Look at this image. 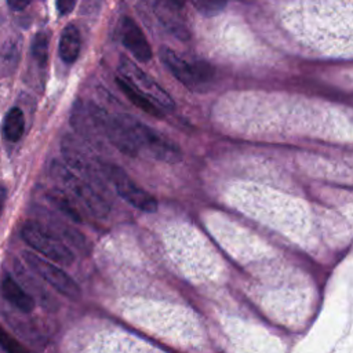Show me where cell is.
Instances as JSON below:
<instances>
[{
  "instance_id": "cell-6",
  "label": "cell",
  "mask_w": 353,
  "mask_h": 353,
  "mask_svg": "<svg viewBox=\"0 0 353 353\" xmlns=\"http://www.w3.org/2000/svg\"><path fill=\"white\" fill-rule=\"evenodd\" d=\"M23 259L36 274H39L46 283H48L54 290H57L66 298L77 299L80 296L81 291L77 283L52 262L29 251L23 252Z\"/></svg>"
},
{
  "instance_id": "cell-1",
  "label": "cell",
  "mask_w": 353,
  "mask_h": 353,
  "mask_svg": "<svg viewBox=\"0 0 353 353\" xmlns=\"http://www.w3.org/2000/svg\"><path fill=\"white\" fill-rule=\"evenodd\" d=\"M50 175L68 192L69 196L74 197L84 208L98 218H105L109 211V203L98 193L91 182H87L84 178L74 174L69 167L54 160L50 164Z\"/></svg>"
},
{
  "instance_id": "cell-16",
  "label": "cell",
  "mask_w": 353,
  "mask_h": 353,
  "mask_svg": "<svg viewBox=\"0 0 353 353\" xmlns=\"http://www.w3.org/2000/svg\"><path fill=\"white\" fill-rule=\"evenodd\" d=\"M48 199L54 203V205H57L63 214H66L68 216H70L73 221H80V214L76 208V205L70 201V199L68 197V194L62 190L54 189L51 192H48Z\"/></svg>"
},
{
  "instance_id": "cell-3",
  "label": "cell",
  "mask_w": 353,
  "mask_h": 353,
  "mask_svg": "<svg viewBox=\"0 0 353 353\" xmlns=\"http://www.w3.org/2000/svg\"><path fill=\"white\" fill-rule=\"evenodd\" d=\"M160 57L175 79L190 91H205L214 80L215 70L205 61L189 62L165 46L160 48Z\"/></svg>"
},
{
  "instance_id": "cell-15",
  "label": "cell",
  "mask_w": 353,
  "mask_h": 353,
  "mask_svg": "<svg viewBox=\"0 0 353 353\" xmlns=\"http://www.w3.org/2000/svg\"><path fill=\"white\" fill-rule=\"evenodd\" d=\"M25 131V116L19 108H11L3 121V134L7 141L17 142Z\"/></svg>"
},
{
  "instance_id": "cell-14",
  "label": "cell",
  "mask_w": 353,
  "mask_h": 353,
  "mask_svg": "<svg viewBox=\"0 0 353 353\" xmlns=\"http://www.w3.org/2000/svg\"><path fill=\"white\" fill-rule=\"evenodd\" d=\"M156 15L160 19V22L176 37H179L181 40H188L189 39V30L186 29V26L183 25V22H181L178 19V15L168 8L163 1L157 3L156 7Z\"/></svg>"
},
{
  "instance_id": "cell-10",
  "label": "cell",
  "mask_w": 353,
  "mask_h": 353,
  "mask_svg": "<svg viewBox=\"0 0 353 353\" xmlns=\"http://www.w3.org/2000/svg\"><path fill=\"white\" fill-rule=\"evenodd\" d=\"M120 36L123 46L134 55L137 61L148 62L152 58L150 44L148 43L142 29L132 18L124 17L121 19Z\"/></svg>"
},
{
  "instance_id": "cell-2",
  "label": "cell",
  "mask_w": 353,
  "mask_h": 353,
  "mask_svg": "<svg viewBox=\"0 0 353 353\" xmlns=\"http://www.w3.org/2000/svg\"><path fill=\"white\" fill-rule=\"evenodd\" d=\"M123 125L130 132L138 149L146 150L152 157L165 163H178L182 159L181 148L174 142L167 139L164 135L156 130L148 127L141 120L131 114H117Z\"/></svg>"
},
{
  "instance_id": "cell-11",
  "label": "cell",
  "mask_w": 353,
  "mask_h": 353,
  "mask_svg": "<svg viewBox=\"0 0 353 353\" xmlns=\"http://www.w3.org/2000/svg\"><path fill=\"white\" fill-rule=\"evenodd\" d=\"M1 292L4 298L23 313H29L34 309V298L11 276H4L1 281Z\"/></svg>"
},
{
  "instance_id": "cell-22",
  "label": "cell",
  "mask_w": 353,
  "mask_h": 353,
  "mask_svg": "<svg viewBox=\"0 0 353 353\" xmlns=\"http://www.w3.org/2000/svg\"><path fill=\"white\" fill-rule=\"evenodd\" d=\"M30 1L32 0H7V4L10 6L11 10L21 11V10H25L30 4Z\"/></svg>"
},
{
  "instance_id": "cell-17",
  "label": "cell",
  "mask_w": 353,
  "mask_h": 353,
  "mask_svg": "<svg viewBox=\"0 0 353 353\" xmlns=\"http://www.w3.org/2000/svg\"><path fill=\"white\" fill-rule=\"evenodd\" d=\"M32 55L40 68H46L48 63V37L46 33H36L32 41Z\"/></svg>"
},
{
  "instance_id": "cell-4",
  "label": "cell",
  "mask_w": 353,
  "mask_h": 353,
  "mask_svg": "<svg viewBox=\"0 0 353 353\" xmlns=\"http://www.w3.org/2000/svg\"><path fill=\"white\" fill-rule=\"evenodd\" d=\"M22 239L37 252L61 265H69L74 261L72 250L55 233L37 222H26L21 230Z\"/></svg>"
},
{
  "instance_id": "cell-19",
  "label": "cell",
  "mask_w": 353,
  "mask_h": 353,
  "mask_svg": "<svg viewBox=\"0 0 353 353\" xmlns=\"http://www.w3.org/2000/svg\"><path fill=\"white\" fill-rule=\"evenodd\" d=\"M194 7L204 15H214L222 11L226 6V0H192Z\"/></svg>"
},
{
  "instance_id": "cell-18",
  "label": "cell",
  "mask_w": 353,
  "mask_h": 353,
  "mask_svg": "<svg viewBox=\"0 0 353 353\" xmlns=\"http://www.w3.org/2000/svg\"><path fill=\"white\" fill-rule=\"evenodd\" d=\"M0 346L6 353H29V350L3 327H0Z\"/></svg>"
},
{
  "instance_id": "cell-12",
  "label": "cell",
  "mask_w": 353,
  "mask_h": 353,
  "mask_svg": "<svg viewBox=\"0 0 353 353\" xmlns=\"http://www.w3.org/2000/svg\"><path fill=\"white\" fill-rule=\"evenodd\" d=\"M116 83L119 85V88L121 90V92L137 106L139 108L142 112L153 116V117H157V119H161L163 117V112L161 109L150 99L148 98L145 94H142L141 91H138L128 80H125L124 77H121L120 74L116 77Z\"/></svg>"
},
{
  "instance_id": "cell-20",
  "label": "cell",
  "mask_w": 353,
  "mask_h": 353,
  "mask_svg": "<svg viewBox=\"0 0 353 353\" xmlns=\"http://www.w3.org/2000/svg\"><path fill=\"white\" fill-rule=\"evenodd\" d=\"M18 47L15 44H12L11 47L7 44L3 51H1V62L3 63H8L11 62V65L14 66L15 65V61L18 59ZM18 62V61H17Z\"/></svg>"
},
{
  "instance_id": "cell-9",
  "label": "cell",
  "mask_w": 353,
  "mask_h": 353,
  "mask_svg": "<svg viewBox=\"0 0 353 353\" xmlns=\"http://www.w3.org/2000/svg\"><path fill=\"white\" fill-rule=\"evenodd\" d=\"M62 152L72 171H79L84 178H90L91 181H95V183L101 182L102 174L105 172V165L101 168L84 150L77 146V143H74L72 139H63Z\"/></svg>"
},
{
  "instance_id": "cell-13",
  "label": "cell",
  "mask_w": 353,
  "mask_h": 353,
  "mask_svg": "<svg viewBox=\"0 0 353 353\" xmlns=\"http://www.w3.org/2000/svg\"><path fill=\"white\" fill-rule=\"evenodd\" d=\"M81 47L80 32L74 25H66L59 37V57L65 63H73Z\"/></svg>"
},
{
  "instance_id": "cell-8",
  "label": "cell",
  "mask_w": 353,
  "mask_h": 353,
  "mask_svg": "<svg viewBox=\"0 0 353 353\" xmlns=\"http://www.w3.org/2000/svg\"><path fill=\"white\" fill-rule=\"evenodd\" d=\"M105 175L113 182L119 196L135 208L145 212H154L157 210V200L149 192L138 186L121 168L105 165Z\"/></svg>"
},
{
  "instance_id": "cell-5",
  "label": "cell",
  "mask_w": 353,
  "mask_h": 353,
  "mask_svg": "<svg viewBox=\"0 0 353 353\" xmlns=\"http://www.w3.org/2000/svg\"><path fill=\"white\" fill-rule=\"evenodd\" d=\"M120 76L128 80L138 91L150 98L159 108L171 110L174 109V101L168 92L148 73L138 68L132 61L125 57H120L119 62Z\"/></svg>"
},
{
  "instance_id": "cell-24",
  "label": "cell",
  "mask_w": 353,
  "mask_h": 353,
  "mask_svg": "<svg viewBox=\"0 0 353 353\" xmlns=\"http://www.w3.org/2000/svg\"><path fill=\"white\" fill-rule=\"evenodd\" d=\"M170 3H171V4H174L176 8H181V7H183L185 0H170Z\"/></svg>"
},
{
  "instance_id": "cell-21",
  "label": "cell",
  "mask_w": 353,
  "mask_h": 353,
  "mask_svg": "<svg viewBox=\"0 0 353 353\" xmlns=\"http://www.w3.org/2000/svg\"><path fill=\"white\" fill-rule=\"evenodd\" d=\"M77 0H57V10L61 15H68L73 11Z\"/></svg>"
},
{
  "instance_id": "cell-23",
  "label": "cell",
  "mask_w": 353,
  "mask_h": 353,
  "mask_svg": "<svg viewBox=\"0 0 353 353\" xmlns=\"http://www.w3.org/2000/svg\"><path fill=\"white\" fill-rule=\"evenodd\" d=\"M4 201H6V189L0 185V216H1V212L4 208Z\"/></svg>"
},
{
  "instance_id": "cell-7",
  "label": "cell",
  "mask_w": 353,
  "mask_h": 353,
  "mask_svg": "<svg viewBox=\"0 0 353 353\" xmlns=\"http://www.w3.org/2000/svg\"><path fill=\"white\" fill-rule=\"evenodd\" d=\"M88 112L91 113L92 119L98 124V128H99L101 134H103V137H106V139L116 149H119L121 153H124L127 156L134 157V156L138 154L139 149L137 148L134 139L131 138L130 132L123 125V123L120 121L117 114L113 116V114L108 113L106 110H103V109H101L95 105H90Z\"/></svg>"
}]
</instances>
